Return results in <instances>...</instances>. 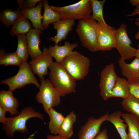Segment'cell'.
Wrapping results in <instances>:
<instances>
[{
    "instance_id": "1",
    "label": "cell",
    "mask_w": 139,
    "mask_h": 139,
    "mask_svg": "<svg viewBox=\"0 0 139 139\" xmlns=\"http://www.w3.org/2000/svg\"><path fill=\"white\" fill-rule=\"evenodd\" d=\"M49 68V80L53 87L59 92L61 97L76 92V80L60 63L54 62Z\"/></svg>"
},
{
    "instance_id": "2",
    "label": "cell",
    "mask_w": 139,
    "mask_h": 139,
    "mask_svg": "<svg viewBox=\"0 0 139 139\" xmlns=\"http://www.w3.org/2000/svg\"><path fill=\"white\" fill-rule=\"evenodd\" d=\"M34 117L42 120H44V116L41 113L36 111L31 107H27L22 109L17 116L7 118L6 122L3 124L2 128L7 136L14 138L16 131L22 134L28 133L27 122L30 118Z\"/></svg>"
},
{
    "instance_id": "3",
    "label": "cell",
    "mask_w": 139,
    "mask_h": 139,
    "mask_svg": "<svg viewBox=\"0 0 139 139\" xmlns=\"http://www.w3.org/2000/svg\"><path fill=\"white\" fill-rule=\"evenodd\" d=\"M60 64L75 80H80L88 74L91 62L88 57L78 51H73Z\"/></svg>"
},
{
    "instance_id": "4",
    "label": "cell",
    "mask_w": 139,
    "mask_h": 139,
    "mask_svg": "<svg viewBox=\"0 0 139 139\" xmlns=\"http://www.w3.org/2000/svg\"><path fill=\"white\" fill-rule=\"evenodd\" d=\"M60 15V20L73 19L80 20L90 19L92 12L90 0H81L75 3L63 7L50 5Z\"/></svg>"
},
{
    "instance_id": "5",
    "label": "cell",
    "mask_w": 139,
    "mask_h": 139,
    "mask_svg": "<svg viewBox=\"0 0 139 139\" xmlns=\"http://www.w3.org/2000/svg\"><path fill=\"white\" fill-rule=\"evenodd\" d=\"M97 22L91 19L80 20L76 29L81 45L92 52L99 51L95 29Z\"/></svg>"
},
{
    "instance_id": "6",
    "label": "cell",
    "mask_w": 139,
    "mask_h": 139,
    "mask_svg": "<svg viewBox=\"0 0 139 139\" xmlns=\"http://www.w3.org/2000/svg\"><path fill=\"white\" fill-rule=\"evenodd\" d=\"M19 67L15 75L2 80L0 83L7 85L9 90L12 91L31 84H34L39 89L40 84L35 77L29 64L27 62H22Z\"/></svg>"
},
{
    "instance_id": "7",
    "label": "cell",
    "mask_w": 139,
    "mask_h": 139,
    "mask_svg": "<svg viewBox=\"0 0 139 139\" xmlns=\"http://www.w3.org/2000/svg\"><path fill=\"white\" fill-rule=\"evenodd\" d=\"M40 81L41 83L36 98L38 103L42 105L44 111L47 112L51 108L60 104L61 97L49 79H40Z\"/></svg>"
},
{
    "instance_id": "8",
    "label": "cell",
    "mask_w": 139,
    "mask_h": 139,
    "mask_svg": "<svg viewBox=\"0 0 139 139\" xmlns=\"http://www.w3.org/2000/svg\"><path fill=\"white\" fill-rule=\"evenodd\" d=\"M116 45L121 57L125 60L131 59L135 57L137 49L131 46L132 42L128 35L126 25L122 23L115 31Z\"/></svg>"
},
{
    "instance_id": "9",
    "label": "cell",
    "mask_w": 139,
    "mask_h": 139,
    "mask_svg": "<svg viewBox=\"0 0 139 139\" xmlns=\"http://www.w3.org/2000/svg\"><path fill=\"white\" fill-rule=\"evenodd\" d=\"M99 50L110 51L115 48L116 29L110 26L96 22L95 25Z\"/></svg>"
},
{
    "instance_id": "10",
    "label": "cell",
    "mask_w": 139,
    "mask_h": 139,
    "mask_svg": "<svg viewBox=\"0 0 139 139\" xmlns=\"http://www.w3.org/2000/svg\"><path fill=\"white\" fill-rule=\"evenodd\" d=\"M117 76L113 63L107 65L101 71L99 87L100 95L104 100L107 101L110 98V93L115 84Z\"/></svg>"
},
{
    "instance_id": "11",
    "label": "cell",
    "mask_w": 139,
    "mask_h": 139,
    "mask_svg": "<svg viewBox=\"0 0 139 139\" xmlns=\"http://www.w3.org/2000/svg\"><path fill=\"white\" fill-rule=\"evenodd\" d=\"M53 58L48 49L44 47L42 54L30 62L29 64L33 73L40 79H44V76L49 74L48 68L54 62Z\"/></svg>"
},
{
    "instance_id": "12",
    "label": "cell",
    "mask_w": 139,
    "mask_h": 139,
    "mask_svg": "<svg viewBox=\"0 0 139 139\" xmlns=\"http://www.w3.org/2000/svg\"><path fill=\"white\" fill-rule=\"evenodd\" d=\"M108 112L98 118H89L86 123L82 126L78 134V139H93L100 133L102 124L107 121Z\"/></svg>"
},
{
    "instance_id": "13",
    "label": "cell",
    "mask_w": 139,
    "mask_h": 139,
    "mask_svg": "<svg viewBox=\"0 0 139 139\" xmlns=\"http://www.w3.org/2000/svg\"><path fill=\"white\" fill-rule=\"evenodd\" d=\"M75 20L73 19L60 20L53 23L54 28L56 30L57 33L54 37L49 38L51 41L58 45L60 41L66 39L69 32L72 30L73 27L75 24Z\"/></svg>"
},
{
    "instance_id": "14",
    "label": "cell",
    "mask_w": 139,
    "mask_h": 139,
    "mask_svg": "<svg viewBox=\"0 0 139 139\" xmlns=\"http://www.w3.org/2000/svg\"><path fill=\"white\" fill-rule=\"evenodd\" d=\"M43 32L41 30L31 29L27 33L26 37L29 55L32 60L41 55L42 53L39 47L41 42L40 35Z\"/></svg>"
},
{
    "instance_id": "15",
    "label": "cell",
    "mask_w": 139,
    "mask_h": 139,
    "mask_svg": "<svg viewBox=\"0 0 139 139\" xmlns=\"http://www.w3.org/2000/svg\"><path fill=\"white\" fill-rule=\"evenodd\" d=\"M19 106V102L14 96L12 91L9 89L0 91V106L9 112L12 116H15L19 113L18 110Z\"/></svg>"
},
{
    "instance_id": "16",
    "label": "cell",
    "mask_w": 139,
    "mask_h": 139,
    "mask_svg": "<svg viewBox=\"0 0 139 139\" xmlns=\"http://www.w3.org/2000/svg\"><path fill=\"white\" fill-rule=\"evenodd\" d=\"M78 46L79 44L77 42L71 44L67 41L65 42L63 46H59L58 45H55L54 46L50 45L48 49L53 58L55 59L56 62L60 63L65 57L70 55L73 51V50Z\"/></svg>"
},
{
    "instance_id": "17",
    "label": "cell",
    "mask_w": 139,
    "mask_h": 139,
    "mask_svg": "<svg viewBox=\"0 0 139 139\" xmlns=\"http://www.w3.org/2000/svg\"><path fill=\"white\" fill-rule=\"evenodd\" d=\"M44 7L43 0H41L38 5L33 8L29 9H20L21 14L31 21L34 28L44 30L42 20L43 18L41 14L42 8Z\"/></svg>"
},
{
    "instance_id": "18",
    "label": "cell",
    "mask_w": 139,
    "mask_h": 139,
    "mask_svg": "<svg viewBox=\"0 0 139 139\" xmlns=\"http://www.w3.org/2000/svg\"><path fill=\"white\" fill-rule=\"evenodd\" d=\"M118 64L122 75L128 81L139 79V59L138 58L135 57L131 63L127 64L121 57L118 60Z\"/></svg>"
},
{
    "instance_id": "19",
    "label": "cell",
    "mask_w": 139,
    "mask_h": 139,
    "mask_svg": "<svg viewBox=\"0 0 139 139\" xmlns=\"http://www.w3.org/2000/svg\"><path fill=\"white\" fill-rule=\"evenodd\" d=\"M130 94V86L128 80L118 76L110 93V98L120 97L124 99L127 98Z\"/></svg>"
},
{
    "instance_id": "20",
    "label": "cell",
    "mask_w": 139,
    "mask_h": 139,
    "mask_svg": "<svg viewBox=\"0 0 139 139\" xmlns=\"http://www.w3.org/2000/svg\"><path fill=\"white\" fill-rule=\"evenodd\" d=\"M122 114L121 111H118L109 114L107 121L110 122L114 125L121 139H128V134L126 131L128 126L127 124L124 123V121L121 118Z\"/></svg>"
},
{
    "instance_id": "21",
    "label": "cell",
    "mask_w": 139,
    "mask_h": 139,
    "mask_svg": "<svg viewBox=\"0 0 139 139\" xmlns=\"http://www.w3.org/2000/svg\"><path fill=\"white\" fill-rule=\"evenodd\" d=\"M50 118L48 128L51 134H58L60 129L65 117L61 113L54 110L50 109L47 112Z\"/></svg>"
},
{
    "instance_id": "22",
    "label": "cell",
    "mask_w": 139,
    "mask_h": 139,
    "mask_svg": "<svg viewBox=\"0 0 139 139\" xmlns=\"http://www.w3.org/2000/svg\"><path fill=\"white\" fill-rule=\"evenodd\" d=\"M28 20L21 14L12 26L9 34L14 36L18 34H27L32 29V24Z\"/></svg>"
},
{
    "instance_id": "23",
    "label": "cell",
    "mask_w": 139,
    "mask_h": 139,
    "mask_svg": "<svg viewBox=\"0 0 139 139\" xmlns=\"http://www.w3.org/2000/svg\"><path fill=\"white\" fill-rule=\"evenodd\" d=\"M121 117L128 126V139H139V119L130 114H122Z\"/></svg>"
},
{
    "instance_id": "24",
    "label": "cell",
    "mask_w": 139,
    "mask_h": 139,
    "mask_svg": "<svg viewBox=\"0 0 139 139\" xmlns=\"http://www.w3.org/2000/svg\"><path fill=\"white\" fill-rule=\"evenodd\" d=\"M76 115L72 111L65 117L62 124L58 135L70 139L74 134L73 125L76 120Z\"/></svg>"
},
{
    "instance_id": "25",
    "label": "cell",
    "mask_w": 139,
    "mask_h": 139,
    "mask_svg": "<svg viewBox=\"0 0 139 139\" xmlns=\"http://www.w3.org/2000/svg\"><path fill=\"white\" fill-rule=\"evenodd\" d=\"M44 12L42 23L44 30L47 28L51 23L56 22L60 20V15L51 7L47 0H43Z\"/></svg>"
},
{
    "instance_id": "26",
    "label": "cell",
    "mask_w": 139,
    "mask_h": 139,
    "mask_svg": "<svg viewBox=\"0 0 139 139\" xmlns=\"http://www.w3.org/2000/svg\"><path fill=\"white\" fill-rule=\"evenodd\" d=\"M21 15L19 8L16 11L11 9H5L0 11V20L5 27L9 28Z\"/></svg>"
},
{
    "instance_id": "27",
    "label": "cell",
    "mask_w": 139,
    "mask_h": 139,
    "mask_svg": "<svg viewBox=\"0 0 139 139\" xmlns=\"http://www.w3.org/2000/svg\"><path fill=\"white\" fill-rule=\"evenodd\" d=\"M124 109L139 119V99L130 93L121 102Z\"/></svg>"
},
{
    "instance_id": "28",
    "label": "cell",
    "mask_w": 139,
    "mask_h": 139,
    "mask_svg": "<svg viewBox=\"0 0 139 139\" xmlns=\"http://www.w3.org/2000/svg\"><path fill=\"white\" fill-rule=\"evenodd\" d=\"M92 7V14L90 19L96 21L99 23L108 25L106 23L103 15V8L106 0L99 1L90 0Z\"/></svg>"
},
{
    "instance_id": "29",
    "label": "cell",
    "mask_w": 139,
    "mask_h": 139,
    "mask_svg": "<svg viewBox=\"0 0 139 139\" xmlns=\"http://www.w3.org/2000/svg\"><path fill=\"white\" fill-rule=\"evenodd\" d=\"M17 38V47L15 51L22 62H27L29 55L26 36L20 34L16 36Z\"/></svg>"
},
{
    "instance_id": "30",
    "label": "cell",
    "mask_w": 139,
    "mask_h": 139,
    "mask_svg": "<svg viewBox=\"0 0 139 139\" xmlns=\"http://www.w3.org/2000/svg\"><path fill=\"white\" fill-rule=\"evenodd\" d=\"M22 62L15 52L10 53L0 56V65L20 66Z\"/></svg>"
},
{
    "instance_id": "31",
    "label": "cell",
    "mask_w": 139,
    "mask_h": 139,
    "mask_svg": "<svg viewBox=\"0 0 139 139\" xmlns=\"http://www.w3.org/2000/svg\"><path fill=\"white\" fill-rule=\"evenodd\" d=\"M41 0H17L20 9H29L35 7L36 4Z\"/></svg>"
},
{
    "instance_id": "32",
    "label": "cell",
    "mask_w": 139,
    "mask_h": 139,
    "mask_svg": "<svg viewBox=\"0 0 139 139\" xmlns=\"http://www.w3.org/2000/svg\"><path fill=\"white\" fill-rule=\"evenodd\" d=\"M128 81L130 86V93L139 99V79Z\"/></svg>"
},
{
    "instance_id": "33",
    "label": "cell",
    "mask_w": 139,
    "mask_h": 139,
    "mask_svg": "<svg viewBox=\"0 0 139 139\" xmlns=\"http://www.w3.org/2000/svg\"><path fill=\"white\" fill-rule=\"evenodd\" d=\"M6 112L4 108L0 106V122L3 124L6 122L7 118L5 116Z\"/></svg>"
},
{
    "instance_id": "34",
    "label": "cell",
    "mask_w": 139,
    "mask_h": 139,
    "mask_svg": "<svg viewBox=\"0 0 139 139\" xmlns=\"http://www.w3.org/2000/svg\"><path fill=\"white\" fill-rule=\"evenodd\" d=\"M93 139H108L107 129L101 131Z\"/></svg>"
},
{
    "instance_id": "35",
    "label": "cell",
    "mask_w": 139,
    "mask_h": 139,
    "mask_svg": "<svg viewBox=\"0 0 139 139\" xmlns=\"http://www.w3.org/2000/svg\"><path fill=\"white\" fill-rule=\"evenodd\" d=\"M136 15H139V5L136 7V8L130 14L127 15L128 16H133ZM136 21L139 22V18L136 19Z\"/></svg>"
},
{
    "instance_id": "36",
    "label": "cell",
    "mask_w": 139,
    "mask_h": 139,
    "mask_svg": "<svg viewBox=\"0 0 139 139\" xmlns=\"http://www.w3.org/2000/svg\"><path fill=\"white\" fill-rule=\"evenodd\" d=\"M46 139H69L62 137L58 135L54 136L51 135H48Z\"/></svg>"
},
{
    "instance_id": "37",
    "label": "cell",
    "mask_w": 139,
    "mask_h": 139,
    "mask_svg": "<svg viewBox=\"0 0 139 139\" xmlns=\"http://www.w3.org/2000/svg\"><path fill=\"white\" fill-rule=\"evenodd\" d=\"M129 2L133 6L137 7L139 5V0H130Z\"/></svg>"
},
{
    "instance_id": "38",
    "label": "cell",
    "mask_w": 139,
    "mask_h": 139,
    "mask_svg": "<svg viewBox=\"0 0 139 139\" xmlns=\"http://www.w3.org/2000/svg\"><path fill=\"white\" fill-rule=\"evenodd\" d=\"M134 23L135 25L138 27V30L135 35V38L136 40H139V22L136 21Z\"/></svg>"
},
{
    "instance_id": "39",
    "label": "cell",
    "mask_w": 139,
    "mask_h": 139,
    "mask_svg": "<svg viewBox=\"0 0 139 139\" xmlns=\"http://www.w3.org/2000/svg\"><path fill=\"white\" fill-rule=\"evenodd\" d=\"M138 49L136 53L135 57L139 59V44L137 45Z\"/></svg>"
},
{
    "instance_id": "40",
    "label": "cell",
    "mask_w": 139,
    "mask_h": 139,
    "mask_svg": "<svg viewBox=\"0 0 139 139\" xmlns=\"http://www.w3.org/2000/svg\"><path fill=\"white\" fill-rule=\"evenodd\" d=\"M34 134H33L31 135L29 137H28V138L26 139H34L33 138H32V137L34 136ZM17 139H21L18 138Z\"/></svg>"
}]
</instances>
